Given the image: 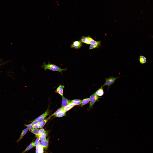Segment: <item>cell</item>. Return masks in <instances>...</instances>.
Returning <instances> with one entry per match:
<instances>
[]
</instances>
